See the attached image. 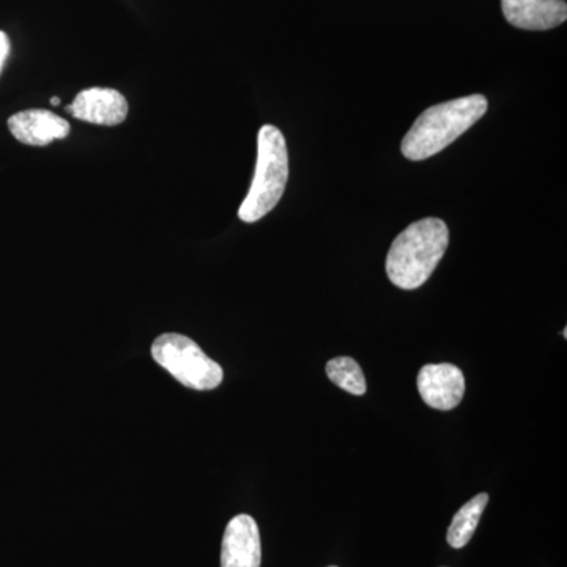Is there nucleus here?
<instances>
[{"mask_svg":"<svg viewBox=\"0 0 567 567\" xmlns=\"http://www.w3.org/2000/svg\"><path fill=\"white\" fill-rule=\"evenodd\" d=\"M447 245L450 230L442 219L424 218L410 224L394 238L388 252V278L399 289H417L434 274Z\"/></svg>","mask_w":567,"mask_h":567,"instance_id":"f257e3e1","label":"nucleus"},{"mask_svg":"<svg viewBox=\"0 0 567 567\" xmlns=\"http://www.w3.org/2000/svg\"><path fill=\"white\" fill-rule=\"evenodd\" d=\"M486 96L470 95L435 104L425 110L402 141V153L410 162H424L453 144L484 117Z\"/></svg>","mask_w":567,"mask_h":567,"instance_id":"f03ea898","label":"nucleus"},{"mask_svg":"<svg viewBox=\"0 0 567 567\" xmlns=\"http://www.w3.org/2000/svg\"><path fill=\"white\" fill-rule=\"evenodd\" d=\"M289 178V153L286 137L274 125H264L257 136L256 173L245 197L238 218L244 223H256L268 215L286 192Z\"/></svg>","mask_w":567,"mask_h":567,"instance_id":"7ed1b4c3","label":"nucleus"},{"mask_svg":"<svg viewBox=\"0 0 567 567\" xmlns=\"http://www.w3.org/2000/svg\"><path fill=\"white\" fill-rule=\"evenodd\" d=\"M152 357L175 380L196 391L215 390L223 383L221 365L213 361L193 339L166 333L152 344Z\"/></svg>","mask_w":567,"mask_h":567,"instance_id":"20e7f679","label":"nucleus"},{"mask_svg":"<svg viewBox=\"0 0 567 567\" xmlns=\"http://www.w3.org/2000/svg\"><path fill=\"white\" fill-rule=\"evenodd\" d=\"M417 391L432 409H456L465 394L464 372L450 363L425 364L417 374Z\"/></svg>","mask_w":567,"mask_h":567,"instance_id":"39448f33","label":"nucleus"},{"mask_svg":"<svg viewBox=\"0 0 567 567\" xmlns=\"http://www.w3.org/2000/svg\"><path fill=\"white\" fill-rule=\"evenodd\" d=\"M262 544L259 527L248 514L227 524L223 537L221 567H260Z\"/></svg>","mask_w":567,"mask_h":567,"instance_id":"423d86ee","label":"nucleus"},{"mask_svg":"<svg viewBox=\"0 0 567 567\" xmlns=\"http://www.w3.org/2000/svg\"><path fill=\"white\" fill-rule=\"evenodd\" d=\"M66 111L78 121L92 125L114 126L125 122L128 103L114 89L92 87L82 91Z\"/></svg>","mask_w":567,"mask_h":567,"instance_id":"0eeeda50","label":"nucleus"},{"mask_svg":"<svg viewBox=\"0 0 567 567\" xmlns=\"http://www.w3.org/2000/svg\"><path fill=\"white\" fill-rule=\"evenodd\" d=\"M511 25L525 31H548L567 20L566 0H502Z\"/></svg>","mask_w":567,"mask_h":567,"instance_id":"6e6552de","label":"nucleus"},{"mask_svg":"<svg viewBox=\"0 0 567 567\" xmlns=\"http://www.w3.org/2000/svg\"><path fill=\"white\" fill-rule=\"evenodd\" d=\"M9 130L22 144L44 147L51 142L69 137L70 123L51 111L29 110L11 115Z\"/></svg>","mask_w":567,"mask_h":567,"instance_id":"1a4fd4ad","label":"nucleus"},{"mask_svg":"<svg viewBox=\"0 0 567 567\" xmlns=\"http://www.w3.org/2000/svg\"><path fill=\"white\" fill-rule=\"evenodd\" d=\"M487 503L488 495L480 494L461 507L447 528L446 539L451 547L462 548L472 540Z\"/></svg>","mask_w":567,"mask_h":567,"instance_id":"9d476101","label":"nucleus"},{"mask_svg":"<svg viewBox=\"0 0 567 567\" xmlns=\"http://www.w3.org/2000/svg\"><path fill=\"white\" fill-rule=\"evenodd\" d=\"M327 375L334 385L342 388L347 393L363 395L365 393V379L363 369L350 357H339L327 363Z\"/></svg>","mask_w":567,"mask_h":567,"instance_id":"9b49d317","label":"nucleus"},{"mask_svg":"<svg viewBox=\"0 0 567 567\" xmlns=\"http://www.w3.org/2000/svg\"><path fill=\"white\" fill-rule=\"evenodd\" d=\"M10 55V40L6 32L0 31V74L6 66L7 59Z\"/></svg>","mask_w":567,"mask_h":567,"instance_id":"f8f14e48","label":"nucleus"},{"mask_svg":"<svg viewBox=\"0 0 567 567\" xmlns=\"http://www.w3.org/2000/svg\"><path fill=\"white\" fill-rule=\"evenodd\" d=\"M52 106H59L61 104V99L59 96H54V99H51Z\"/></svg>","mask_w":567,"mask_h":567,"instance_id":"ddd939ff","label":"nucleus"},{"mask_svg":"<svg viewBox=\"0 0 567 567\" xmlns=\"http://www.w3.org/2000/svg\"><path fill=\"white\" fill-rule=\"evenodd\" d=\"M330 567H336V566H330Z\"/></svg>","mask_w":567,"mask_h":567,"instance_id":"4468645a","label":"nucleus"}]
</instances>
